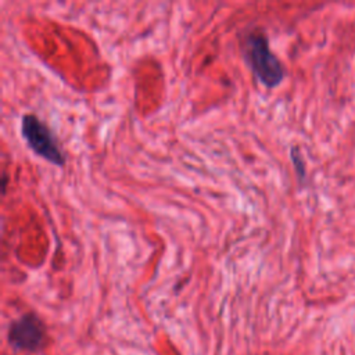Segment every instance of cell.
<instances>
[{
  "mask_svg": "<svg viewBox=\"0 0 355 355\" xmlns=\"http://www.w3.org/2000/svg\"><path fill=\"white\" fill-rule=\"evenodd\" d=\"M243 53L250 69L263 86L272 89L283 82L286 69L277 55L270 50L268 36L263 32H250L244 37Z\"/></svg>",
  "mask_w": 355,
  "mask_h": 355,
  "instance_id": "obj_1",
  "label": "cell"
},
{
  "mask_svg": "<svg viewBox=\"0 0 355 355\" xmlns=\"http://www.w3.org/2000/svg\"><path fill=\"white\" fill-rule=\"evenodd\" d=\"M290 158L293 161V165H294V169H295V173L298 176L300 180H302L306 175V169H305V161L298 150V147H291L290 148Z\"/></svg>",
  "mask_w": 355,
  "mask_h": 355,
  "instance_id": "obj_4",
  "label": "cell"
},
{
  "mask_svg": "<svg viewBox=\"0 0 355 355\" xmlns=\"http://www.w3.org/2000/svg\"><path fill=\"white\" fill-rule=\"evenodd\" d=\"M21 135L28 147L40 158L55 166H64L65 155L46 122L35 114H24L21 118Z\"/></svg>",
  "mask_w": 355,
  "mask_h": 355,
  "instance_id": "obj_2",
  "label": "cell"
},
{
  "mask_svg": "<svg viewBox=\"0 0 355 355\" xmlns=\"http://www.w3.org/2000/svg\"><path fill=\"white\" fill-rule=\"evenodd\" d=\"M8 340L17 348L36 351L43 345L44 341L43 323L35 315L25 313L11 323Z\"/></svg>",
  "mask_w": 355,
  "mask_h": 355,
  "instance_id": "obj_3",
  "label": "cell"
}]
</instances>
